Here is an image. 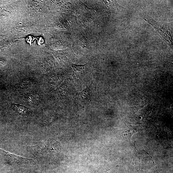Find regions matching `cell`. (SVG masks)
Returning a JSON list of instances; mask_svg holds the SVG:
<instances>
[{"instance_id": "obj_1", "label": "cell", "mask_w": 173, "mask_h": 173, "mask_svg": "<svg viewBox=\"0 0 173 173\" xmlns=\"http://www.w3.org/2000/svg\"><path fill=\"white\" fill-rule=\"evenodd\" d=\"M138 132L136 129H133L132 127L129 128L128 127L125 130L121 132V138L123 140L129 142L133 146L131 141V138L132 135Z\"/></svg>"}, {"instance_id": "obj_2", "label": "cell", "mask_w": 173, "mask_h": 173, "mask_svg": "<svg viewBox=\"0 0 173 173\" xmlns=\"http://www.w3.org/2000/svg\"><path fill=\"white\" fill-rule=\"evenodd\" d=\"M14 107L15 110L20 115H25L27 114L28 109L26 107L18 104H14Z\"/></svg>"}]
</instances>
